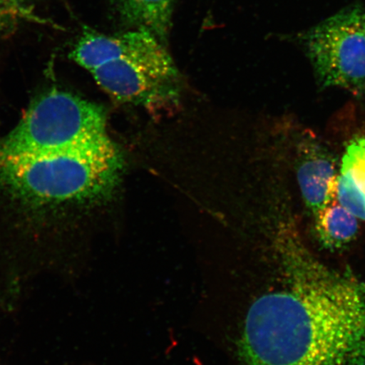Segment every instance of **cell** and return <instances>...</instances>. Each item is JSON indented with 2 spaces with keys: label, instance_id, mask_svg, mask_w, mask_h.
<instances>
[{
  "label": "cell",
  "instance_id": "obj_1",
  "mask_svg": "<svg viewBox=\"0 0 365 365\" xmlns=\"http://www.w3.org/2000/svg\"><path fill=\"white\" fill-rule=\"evenodd\" d=\"M277 250L284 280L246 314L245 364L365 365V282L319 262L291 231Z\"/></svg>",
  "mask_w": 365,
  "mask_h": 365
},
{
  "label": "cell",
  "instance_id": "obj_2",
  "mask_svg": "<svg viewBox=\"0 0 365 365\" xmlns=\"http://www.w3.org/2000/svg\"><path fill=\"white\" fill-rule=\"evenodd\" d=\"M123 170L110 137L57 152L0 158V198L29 240L72 230L108 202ZM20 230V231H21Z\"/></svg>",
  "mask_w": 365,
  "mask_h": 365
},
{
  "label": "cell",
  "instance_id": "obj_3",
  "mask_svg": "<svg viewBox=\"0 0 365 365\" xmlns=\"http://www.w3.org/2000/svg\"><path fill=\"white\" fill-rule=\"evenodd\" d=\"M70 57L117 102L160 108L179 96L175 62L162 41L144 29L115 35L86 29Z\"/></svg>",
  "mask_w": 365,
  "mask_h": 365
},
{
  "label": "cell",
  "instance_id": "obj_4",
  "mask_svg": "<svg viewBox=\"0 0 365 365\" xmlns=\"http://www.w3.org/2000/svg\"><path fill=\"white\" fill-rule=\"evenodd\" d=\"M103 108L67 91L52 90L31 103L0 138V158L71 149L108 138Z\"/></svg>",
  "mask_w": 365,
  "mask_h": 365
},
{
  "label": "cell",
  "instance_id": "obj_5",
  "mask_svg": "<svg viewBox=\"0 0 365 365\" xmlns=\"http://www.w3.org/2000/svg\"><path fill=\"white\" fill-rule=\"evenodd\" d=\"M357 9L336 14L305 38L308 56L326 86L365 94V31Z\"/></svg>",
  "mask_w": 365,
  "mask_h": 365
},
{
  "label": "cell",
  "instance_id": "obj_6",
  "mask_svg": "<svg viewBox=\"0 0 365 365\" xmlns=\"http://www.w3.org/2000/svg\"><path fill=\"white\" fill-rule=\"evenodd\" d=\"M336 164L331 154L318 140L305 135L297 153V180L307 207L314 215L325 207L335 192Z\"/></svg>",
  "mask_w": 365,
  "mask_h": 365
},
{
  "label": "cell",
  "instance_id": "obj_7",
  "mask_svg": "<svg viewBox=\"0 0 365 365\" xmlns=\"http://www.w3.org/2000/svg\"><path fill=\"white\" fill-rule=\"evenodd\" d=\"M337 202L360 221H365V138L350 141L336 177Z\"/></svg>",
  "mask_w": 365,
  "mask_h": 365
},
{
  "label": "cell",
  "instance_id": "obj_8",
  "mask_svg": "<svg viewBox=\"0 0 365 365\" xmlns=\"http://www.w3.org/2000/svg\"><path fill=\"white\" fill-rule=\"evenodd\" d=\"M130 24L150 31L164 42L170 34L175 0H116Z\"/></svg>",
  "mask_w": 365,
  "mask_h": 365
},
{
  "label": "cell",
  "instance_id": "obj_9",
  "mask_svg": "<svg viewBox=\"0 0 365 365\" xmlns=\"http://www.w3.org/2000/svg\"><path fill=\"white\" fill-rule=\"evenodd\" d=\"M314 218L319 240L327 248L344 247L358 235L359 219L337 202L335 192Z\"/></svg>",
  "mask_w": 365,
  "mask_h": 365
},
{
  "label": "cell",
  "instance_id": "obj_10",
  "mask_svg": "<svg viewBox=\"0 0 365 365\" xmlns=\"http://www.w3.org/2000/svg\"><path fill=\"white\" fill-rule=\"evenodd\" d=\"M27 23L50 24L49 21L35 11L29 0H0V40L13 35Z\"/></svg>",
  "mask_w": 365,
  "mask_h": 365
},
{
  "label": "cell",
  "instance_id": "obj_11",
  "mask_svg": "<svg viewBox=\"0 0 365 365\" xmlns=\"http://www.w3.org/2000/svg\"><path fill=\"white\" fill-rule=\"evenodd\" d=\"M361 19H362V24L364 26V29L365 31V13H362Z\"/></svg>",
  "mask_w": 365,
  "mask_h": 365
},
{
  "label": "cell",
  "instance_id": "obj_12",
  "mask_svg": "<svg viewBox=\"0 0 365 365\" xmlns=\"http://www.w3.org/2000/svg\"><path fill=\"white\" fill-rule=\"evenodd\" d=\"M0 365H1V364H0Z\"/></svg>",
  "mask_w": 365,
  "mask_h": 365
}]
</instances>
